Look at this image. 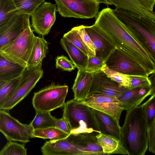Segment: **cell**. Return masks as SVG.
Masks as SVG:
<instances>
[{
	"label": "cell",
	"mask_w": 155,
	"mask_h": 155,
	"mask_svg": "<svg viewBox=\"0 0 155 155\" xmlns=\"http://www.w3.org/2000/svg\"><path fill=\"white\" fill-rule=\"evenodd\" d=\"M153 0L154 2H155V0Z\"/></svg>",
	"instance_id": "42"
},
{
	"label": "cell",
	"mask_w": 155,
	"mask_h": 155,
	"mask_svg": "<svg viewBox=\"0 0 155 155\" xmlns=\"http://www.w3.org/2000/svg\"><path fill=\"white\" fill-rule=\"evenodd\" d=\"M30 16L17 13L0 26V48L16 38L30 25Z\"/></svg>",
	"instance_id": "14"
},
{
	"label": "cell",
	"mask_w": 155,
	"mask_h": 155,
	"mask_svg": "<svg viewBox=\"0 0 155 155\" xmlns=\"http://www.w3.org/2000/svg\"><path fill=\"white\" fill-rule=\"evenodd\" d=\"M153 94L150 85L129 89L118 98L126 111L140 105L145 99Z\"/></svg>",
	"instance_id": "19"
},
{
	"label": "cell",
	"mask_w": 155,
	"mask_h": 155,
	"mask_svg": "<svg viewBox=\"0 0 155 155\" xmlns=\"http://www.w3.org/2000/svg\"><path fill=\"white\" fill-rule=\"evenodd\" d=\"M146 120L147 130L153 125L155 119V94H153L141 104Z\"/></svg>",
	"instance_id": "30"
},
{
	"label": "cell",
	"mask_w": 155,
	"mask_h": 155,
	"mask_svg": "<svg viewBox=\"0 0 155 155\" xmlns=\"http://www.w3.org/2000/svg\"><path fill=\"white\" fill-rule=\"evenodd\" d=\"M79 101L93 109L110 116L119 123L121 114L124 110L118 98L105 94L93 95Z\"/></svg>",
	"instance_id": "11"
},
{
	"label": "cell",
	"mask_w": 155,
	"mask_h": 155,
	"mask_svg": "<svg viewBox=\"0 0 155 155\" xmlns=\"http://www.w3.org/2000/svg\"><path fill=\"white\" fill-rule=\"evenodd\" d=\"M35 36L30 25L16 38L0 48V56L26 68Z\"/></svg>",
	"instance_id": "5"
},
{
	"label": "cell",
	"mask_w": 155,
	"mask_h": 155,
	"mask_svg": "<svg viewBox=\"0 0 155 155\" xmlns=\"http://www.w3.org/2000/svg\"><path fill=\"white\" fill-rule=\"evenodd\" d=\"M55 127L69 135L71 134V131L68 124L63 116L61 118L57 119Z\"/></svg>",
	"instance_id": "40"
},
{
	"label": "cell",
	"mask_w": 155,
	"mask_h": 155,
	"mask_svg": "<svg viewBox=\"0 0 155 155\" xmlns=\"http://www.w3.org/2000/svg\"><path fill=\"white\" fill-rule=\"evenodd\" d=\"M50 112L36 111L35 115L31 123L34 129L55 127L57 119Z\"/></svg>",
	"instance_id": "28"
},
{
	"label": "cell",
	"mask_w": 155,
	"mask_h": 155,
	"mask_svg": "<svg viewBox=\"0 0 155 155\" xmlns=\"http://www.w3.org/2000/svg\"><path fill=\"white\" fill-rule=\"evenodd\" d=\"M76 30L79 37L88 52V56H96L95 46L90 37L86 31L84 25L74 27Z\"/></svg>",
	"instance_id": "32"
},
{
	"label": "cell",
	"mask_w": 155,
	"mask_h": 155,
	"mask_svg": "<svg viewBox=\"0 0 155 155\" xmlns=\"http://www.w3.org/2000/svg\"><path fill=\"white\" fill-rule=\"evenodd\" d=\"M85 30L93 41L96 48V56L105 62L116 48L111 40L95 24L84 26Z\"/></svg>",
	"instance_id": "15"
},
{
	"label": "cell",
	"mask_w": 155,
	"mask_h": 155,
	"mask_svg": "<svg viewBox=\"0 0 155 155\" xmlns=\"http://www.w3.org/2000/svg\"><path fill=\"white\" fill-rule=\"evenodd\" d=\"M95 19L94 23L106 33L116 48L139 62L149 75L155 71V64L150 56L129 32L112 9H103Z\"/></svg>",
	"instance_id": "1"
},
{
	"label": "cell",
	"mask_w": 155,
	"mask_h": 155,
	"mask_svg": "<svg viewBox=\"0 0 155 155\" xmlns=\"http://www.w3.org/2000/svg\"><path fill=\"white\" fill-rule=\"evenodd\" d=\"M148 78L150 81V85L153 92L155 94V71L150 74ZM149 139V151L153 154L155 153V119L152 126L147 130Z\"/></svg>",
	"instance_id": "35"
},
{
	"label": "cell",
	"mask_w": 155,
	"mask_h": 155,
	"mask_svg": "<svg viewBox=\"0 0 155 155\" xmlns=\"http://www.w3.org/2000/svg\"><path fill=\"white\" fill-rule=\"evenodd\" d=\"M63 37L70 41L88 56V51L79 38L78 34L74 27L72 28L71 30L67 33L64 34Z\"/></svg>",
	"instance_id": "36"
},
{
	"label": "cell",
	"mask_w": 155,
	"mask_h": 155,
	"mask_svg": "<svg viewBox=\"0 0 155 155\" xmlns=\"http://www.w3.org/2000/svg\"><path fill=\"white\" fill-rule=\"evenodd\" d=\"M63 116L68 124L71 134L100 133L92 109L74 99L65 103Z\"/></svg>",
	"instance_id": "4"
},
{
	"label": "cell",
	"mask_w": 155,
	"mask_h": 155,
	"mask_svg": "<svg viewBox=\"0 0 155 155\" xmlns=\"http://www.w3.org/2000/svg\"><path fill=\"white\" fill-rule=\"evenodd\" d=\"M17 13L12 0H0V26Z\"/></svg>",
	"instance_id": "31"
},
{
	"label": "cell",
	"mask_w": 155,
	"mask_h": 155,
	"mask_svg": "<svg viewBox=\"0 0 155 155\" xmlns=\"http://www.w3.org/2000/svg\"><path fill=\"white\" fill-rule=\"evenodd\" d=\"M122 142L130 155H144L149 146L147 127L141 105L127 111Z\"/></svg>",
	"instance_id": "2"
},
{
	"label": "cell",
	"mask_w": 155,
	"mask_h": 155,
	"mask_svg": "<svg viewBox=\"0 0 155 155\" xmlns=\"http://www.w3.org/2000/svg\"><path fill=\"white\" fill-rule=\"evenodd\" d=\"M98 2L100 4L103 3L105 4L107 6L109 5H113L111 0H97Z\"/></svg>",
	"instance_id": "41"
},
{
	"label": "cell",
	"mask_w": 155,
	"mask_h": 155,
	"mask_svg": "<svg viewBox=\"0 0 155 155\" xmlns=\"http://www.w3.org/2000/svg\"><path fill=\"white\" fill-rule=\"evenodd\" d=\"M69 135L54 127L34 129L33 138L38 137L56 140L66 138Z\"/></svg>",
	"instance_id": "27"
},
{
	"label": "cell",
	"mask_w": 155,
	"mask_h": 155,
	"mask_svg": "<svg viewBox=\"0 0 155 155\" xmlns=\"http://www.w3.org/2000/svg\"><path fill=\"white\" fill-rule=\"evenodd\" d=\"M105 64V62L100 58L88 56L87 66L84 71L93 73L101 70Z\"/></svg>",
	"instance_id": "37"
},
{
	"label": "cell",
	"mask_w": 155,
	"mask_h": 155,
	"mask_svg": "<svg viewBox=\"0 0 155 155\" xmlns=\"http://www.w3.org/2000/svg\"><path fill=\"white\" fill-rule=\"evenodd\" d=\"M96 137L103 152L106 155H129L122 142L116 137L101 133H98Z\"/></svg>",
	"instance_id": "23"
},
{
	"label": "cell",
	"mask_w": 155,
	"mask_h": 155,
	"mask_svg": "<svg viewBox=\"0 0 155 155\" xmlns=\"http://www.w3.org/2000/svg\"><path fill=\"white\" fill-rule=\"evenodd\" d=\"M113 11L155 64V20L121 8Z\"/></svg>",
	"instance_id": "3"
},
{
	"label": "cell",
	"mask_w": 155,
	"mask_h": 155,
	"mask_svg": "<svg viewBox=\"0 0 155 155\" xmlns=\"http://www.w3.org/2000/svg\"><path fill=\"white\" fill-rule=\"evenodd\" d=\"M17 12L31 16L45 0H12Z\"/></svg>",
	"instance_id": "29"
},
{
	"label": "cell",
	"mask_w": 155,
	"mask_h": 155,
	"mask_svg": "<svg viewBox=\"0 0 155 155\" xmlns=\"http://www.w3.org/2000/svg\"><path fill=\"white\" fill-rule=\"evenodd\" d=\"M43 74L42 69L38 71H28L26 69L17 89L0 110L8 111L12 109L30 92Z\"/></svg>",
	"instance_id": "12"
},
{
	"label": "cell",
	"mask_w": 155,
	"mask_h": 155,
	"mask_svg": "<svg viewBox=\"0 0 155 155\" xmlns=\"http://www.w3.org/2000/svg\"><path fill=\"white\" fill-rule=\"evenodd\" d=\"M56 68H60L64 71H71L76 68L73 63L66 57L62 55L57 56L56 59Z\"/></svg>",
	"instance_id": "38"
},
{
	"label": "cell",
	"mask_w": 155,
	"mask_h": 155,
	"mask_svg": "<svg viewBox=\"0 0 155 155\" xmlns=\"http://www.w3.org/2000/svg\"><path fill=\"white\" fill-rule=\"evenodd\" d=\"M92 110L100 132L113 136L122 142L121 127L120 123L108 114Z\"/></svg>",
	"instance_id": "21"
},
{
	"label": "cell",
	"mask_w": 155,
	"mask_h": 155,
	"mask_svg": "<svg viewBox=\"0 0 155 155\" xmlns=\"http://www.w3.org/2000/svg\"><path fill=\"white\" fill-rule=\"evenodd\" d=\"M116 8L126 10L135 14L155 20L153 0H111Z\"/></svg>",
	"instance_id": "16"
},
{
	"label": "cell",
	"mask_w": 155,
	"mask_h": 155,
	"mask_svg": "<svg viewBox=\"0 0 155 155\" xmlns=\"http://www.w3.org/2000/svg\"><path fill=\"white\" fill-rule=\"evenodd\" d=\"M93 73L84 70H78L72 89L74 99L78 101L88 97L93 79Z\"/></svg>",
	"instance_id": "22"
},
{
	"label": "cell",
	"mask_w": 155,
	"mask_h": 155,
	"mask_svg": "<svg viewBox=\"0 0 155 155\" xmlns=\"http://www.w3.org/2000/svg\"><path fill=\"white\" fill-rule=\"evenodd\" d=\"M57 11L66 18L89 19L98 15L100 3L97 0H54Z\"/></svg>",
	"instance_id": "7"
},
{
	"label": "cell",
	"mask_w": 155,
	"mask_h": 155,
	"mask_svg": "<svg viewBox=\"0 0 155 155\" xmlns=\"http://www.w3.org/2000/svg\"><path fill=\"white\" fill-rule=\"evenodd\" d=\"M101 70L104 72L112 80L129 89L130 85V76L123 74L110 69L105 64Z\"/></svg>",
	"instance_id": "33"
},
{
	"label": "cell",
	"mask_w": 155,
	"mask_h": 155,
	"mask_svg": "<svg viewBox=\"0 0 155 155\" xmlns=\"http://www.w3.org/2000/svg\"><path fill=\"white\" fill-rule=\"evenodd\" d=\"M130 85L129 89L138 87L150 85L148 77L139 76H130Z\"/></svg>",
	"instance_id": "39"
},
{
	"label": "cell",
	"mask_w": 155,
	"mask_h": 155,
	"mask_svg": "<svg viewBox=\"0 0 155 155\" xmlns=\"http://www.w3.org/2000/svg\"><path fill=\"white\" fill-rule=\"evenodd\" d=\"M34 130L31 123L22 124L7 111L0 110V131L8 141L29 142L33 138Z\"/></svg>",
	"instance_id": "8"
},
{
	"label": "cell",
	"mask_w": 155,
	"mask_h": 155,
	"mask_svg": "<svg viewBox=\"0 0 155 155\" xmlns=\"http://www.w3.org/2000/svg\"><path fill=\"white\" fill-rule=\"evenodd\" d=\"M98 133H84L71 134L68 138L72 143L87 155H106L98 143L96 135Z\"/></svg>",
	"instance_id": "18"
},
{
	"label": "cell",
	"mask_w": 155,
	"mask_h": 155,
	"mask_svg": "<svg viewBox=\"0 0 155 155\" xmlns=\"http://www.w3.org/2000/svg\"><path fill=\"white\" fill-rule=\"evenodd\" d=\"M93 76L88 97L103 94L118 98L129 89L112 80L101 70L93 73Z\"/></svg>",
	"instance_id": "13"
},
{
	"label": "cell",
	"mask_w": 155,
	"mask_h": 155,
	"mask_svg": "<svg viewBox=\"0 0 155 155\" xmlns=\"http://www.w3.org/2000/svg\"><path fill=\"white\" fill-rule=\"evenodd\" d=\"M60 43L78 70H84L87 64L88 56L64 37L61 39Z\"/></svg>",
	"instance_id": "24"
},
{
	"label": "cell",
	"mask_w": 155,
	"mask_h": 155,
	"mask_svg": "<svg viewBox=\"0 0 155 155\" xmlns=\"http://www.w3.org/2000/svg\"><path fill=\"white\" fill-rule=\"evenodd\" d=\"M22 76V75L17 78L7 81H0V108L16 91Z\"/></svg>",
	"instance_id": "26"
},
{
	"label": "cell",
	"mask_w": 155,
	"mask_h": 155,
	"mask_svg": "<svg viewBox=\"0 0 155 155\" xmlns=\"http://www.w3.org/2000/svg\"><path fill=\"white\" fill-rule=\"evenodd\" d=\"M26 68L18 64L9 61L0 56V81H6L22 75Z\"/></svg>",
	"instance_id": "25"
},
{
	"label": "cell",
	"mask_w": 155,
	"mask_h": 155,
	"mask_svg": "<svg viewBox=\"0 0 155 155\" xmlns=\"http://www.w3.org/2000/svg\"><path fill=\"white\" fill-rule=\"evenodd\" d=\"M49 42L44 38L35 36L31 51L26 69L28 71L41 69L43 59L48 52Z\"/></svg>",
	"instance_id": "20"
},
{
	"label": "cell",
	"mask_w": 155,
	"mask_h": 155,
	"mask_svg": "<svg viewBox=\"0 0 155 155\" xmlns=\"http://www.w3.org/2000/svg\"><path fill=\"white\" fill-rule=\"evenodd\" d=\"M41 151L43 155H87L75 146L68 137L58 140L46 141L41 147Z\"/></svg>",
	"instance_id": "17"
},
{
	"label": "cell",
	"mask_w": 155,
	"mask_h": 155,
	"mask_svg": "<svg viewBox=\"0 0 155 155\" xmlns=\"http://www.w3.org/2000/svg\"><path fill=\"white\" fill-rule=\"evenodd\" d=\"M109 69L128 76L148 77L146 69L138 61L116 48L105 62Z\"/></svg>",
	"instance_id": "9"
},
{
	"label": "cell",
	"mask_w": 155,
	"mask_h": 155,
	"mask_svg": "<svg viewBox=\"0 0 155 155\" xmlns=\"http://www.w3.org/2000/svg\"><path fill=\"white\" fill-rule=\"evenodd\" d=\"M68 89L66 85L51 83L34 93L32 100L34 108L35 111L51 112L64 107Z\"/></svg>",
	"instance_id": "6"
},
{
	"label": "cell",
	"mask_w": 155,
	"mask_h": 155,
	"mask_svg": "<svg viewBox=\"0 0 155 155\" xmlns=\"http://www.w3.org/2000/svg\"><path fill=\"white\" fill-rule=\"evenodd\" d=\"M27 149L23 144L9 141L0 152V155H26Z\"/></svg>",
	"instance_id": "34"
},
{
	"label": "cell",
	"mask_w": 155,
	"mask_h": 155,
	"mask_svg": "<svg viewBox=\"0 0 155 155\" xmlns=\"http://www.w3.org/2000/svg\"><path fill=\"white\" fill-rule=\"evenodd\" d=\"M56 4L44 1L31 15L34 31L42 37L47 35L56 20Z\"/></svg>",
	"instance_id": "10"
}]
</instances>
